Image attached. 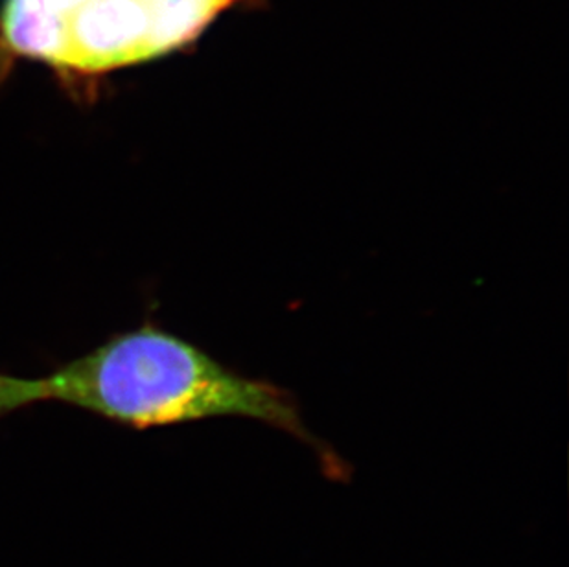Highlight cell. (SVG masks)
I'll return each mask as SVG.
<instances>
[{
    "label": "cell",
    "mask_w": 569,
    "mask_h": 567,
    "mask_svg": "<svg viewBox=\"0 0 569 567\" xmlns=\"http://www.w3.org/2000/svg\"><path fill=\"white\" fill-rule=\"evenodd\" d=\"M49 400L129 428L251 418L312 446L333 474L341 462L302 424L290 392L227 369L210 354L153 325L117 334L44 378Z\"/></svg>",
    "instance_id": "1"
},
{
    "label": "cell",
    "mask_w": 569,
    "mask_h": 567,
    "mask_svg": "<svg viewBox=\"0 0 569 567\" xmlns=\"http://www.w3.org/2000/svg\"><path fill=\"white\" fill-rule=\"evenodd\" d=\"M220 11L209 0H4L0 33L22 58L102 74L183 49Z\"/></svg>",
    "instance_id": "2"
},
{
    "label": "cell",
    "mask_w": 569,
    "mask_h": 567,
    "mask_svg": "<svg viewBox=\"0 0 569 567\" xmlns=\"http://www.w3.org/2000/svg\"><path fill=\"white\" fill-rule=\"evenodd\" d=\"M39 401H49L44 378H22L0 372V418Z\"/></svg>",
    "instance_id": "3"
}]
</instances>
